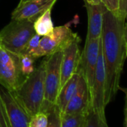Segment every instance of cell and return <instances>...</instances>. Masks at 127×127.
<instances>
[{
	"label": "cell",
	"mask_w": 127,
	"mask_h": 127,
	"mask_svg": "<svg viewBox=\"0 0 127 127\" xmlns=\"http://www.w3.org/2000/svg\"><path fill=\"white\" fill-rule=\"evenodd\" d=\"M100 40L101 37L86 39L84 49L81 53L80 62L77 70L84 77L89 92L92 89L94 81Z\"/></svg>",
	"instance_id": "ba28073f"
},
{
	"label": "cell",
	"mask_w": 127,
	"mask_h": 127,
	"mask_svg": "<svg viewBox=\"0 0 127 127\" xmlns=\"http://www.w3.org/2000/svg\"><path fill=\"white\" fill-rule=\"evenodd\" d=\"M52 9L47 10L34 22V29L41 37L50 35L54 29V24L51 15Z\"/></svg>",
	"instance_id": "9a60e30c"
},
{
	"label": "cell",
	"mask_w": 127,
	"mask_h": 127,
	"mask_svg": "<svg viewBox=\"0 0 127 127\" xmlns=\"http://www.w3.org/2000/svg\"><path fill=\"white\" fill-rule=\"evenodd\" d=\"M44 80L45 61L43 59L34 71L12 92L32 117L42 110L44 102Z\"/></svg>",
	"instance_id": "7a4b0ae2"
},
{
	"label": "cell",
	"mask_w": 127,
	"mask_h": 127,
	"mask_svg": "<svg viewBox=\"0 0 127 127\" xmlns=\"http://www.w3.org/2000/svg\"><path fill=\"white\" fill-rule=\"evenodd\" d=\"M84 127H107V126H105L100 122L98 117L94 114V112L90 107L86 117Z\"/></svg>",
	"instance_id": "44dd1931"
},
{
	"label": "cell",
	"mask_w": 127,
	"mask_h": 127,
	"mask_svg": "<svg viewBox=\"0 0 127 127\" xmlns=\"http://www.w3.org/2000/svg\"><path fill=\"white\" fill-rule=\"evenodd\" d=\"M0 127H11L1 94H0Z\"/></svg>",
	"instance_id": "7402d4cb"
},
{
	"label": "cell",
	"mask_w": 127,
	"mask_h": 127,
	"mask_svg": "<svg viewBox=\"0 0 127 127\" xmlns=\"http://www.w3.org/2000/svg\"><path fill=\"white\" fill-rule=\"evenodd\" d=\"M117 14L126 20L127 17V0H120L119 9Z\"/></svg>",
	"instance_id": "cb8c5ba5"
},
{
	"label": "cell",
	"mask_w": 127,
	"mask_h": 127,
	"mask_svg": "<svg viewBox=\"0 0 127 127\" xmlns=\"http://www.w3.org/2000/svg\"><path fill=\"white\" fill-rule=\"evenodd\" d=\"M57 0H28L19 3L11 14V20L34 22L49 9H52Z\"/></svg>",
	"instance_id": "30bf717a"
},
{
	"label": "cell",
	"mask_w": 127,
	"mask_h": 127,
	"mask_svg": "<svg viewBox=\"0 0 127 127\" xmlns=\"http://www.w3.org/2000/svg\"><path fill=\"white\" fill-rule=\"evenodd\" d=\"M106 9L113 13H117L119 9L120 0H102Z\"/></svg>",
	"instance_id": "603a6c76"
},
{
	"label": "cell",
	"mask_w": 127,
	"mask_h": 127,
	"mask_svg": "<svg viewBox=\"0 0 127 127\" xmlns=\"http://www.w3.org/2000/svg\"><path fill=\"white\" fill-rule=\"evenodd\" d=\"M20 56V65L23 74L28 77L35 70L34 61L35 58L28 55H21Z\"/></svg>",
	"instance_id": "ac0fdd59"
},
{
	"label": "cell",
	"mask_w": 127,
	"mask_h": 127,
	"mask_svg": "<svg viewBox=\"0 0 127 127\" xmlns=\"http://www.w3.org/2000/svg\"><path fill=\"white\" fill-rule=\"evenodd\" d=\"M26 79L21 70L20 56L2 47L0 51V85L14 92Z\"/></svg>",
	"instance_id": "5b68a950"
},
{
	"label": "cell",
	"mask_w": 127,
	"mask_h": 127,
	"mask_svg": "<svg viewBox=\"0 0 127 127\" xmlns=\"http://www.w3.org/2000/svg\"><path fill=\"white\" fill-rule=\"evenodd\" d=\"M105 70L104 58L102 55L101 40L99 43V55L95 72V77L91 91L89 92L90 96V107L98 117L100 122L105 126H108L105 117V109L106 107L105 102Z\"/></svg>",
	"instance_id": "8992f818"
},
{
	"label": "cell",
	"mask_w": 127,
	"mask_h": 127,
	"mask_svg": "<svg viewBox=\"0 0 127 127\" xmlns=\"http://www.w3.org/2000/svg\"><path fill=\"white\" fill-rule=\"evenodd\" d=\"M0 94L4 102L11 126L29 127L32 116L17 99L13 93L2 87L0 88Z\"/></svg>",
	"instance_id": "9c48e42d"
},
{
	"label": "cell",
	"mask_w": 127,
	"mask_h": 127,
	"mask_svg": "<svg viewBox=\"0 0 127 127\" xmlns=\"http://www.w3.org/2000/svg\"><path fill=\"white\" fill-rule=\"evenodd\" d=\"M47 114L43 111H40L31 117L29 123V127H47Z\"/></svg>",
	"instance_id": "d6986e66"
},
{
	"label": "cell",
	"mask_w": 127,
	"mask_h": 127,
	"mask_svg": "<svg viewBox=\"0 0 127 127\" xmlns=\"http://www.w3.org/2000/svg\"><path fill=\"white\" fill-rule=\"evenodd\" d=\"M84 1L90 5H99L102 2V0H84Z\"/></svg>",
	"instance_id": "4316f807"
},
{
	"label": "cell",
	"mask_w": 127,
	"mask_h": 127,
	"mask_svg": "<svg viewBox=\"0 0 127 127\" xmlns=\"http://www.w3.org/2000/svg\"><path fill=\"white\" fill-rule=\"evenodd\" d=\"M26 1H28V0H20L19 3H23V2H26Z\"/></svg>",
	"instance_id": "83f0119b"
},
{
	"label": "cell",
	"mask_w": 127,
	"mask_h": 127,
	"mask_svg": "<svg viewBox=\"0 0 127 127\" xmlns=\"http://www.w3.org/2000/svg\"><path fill=\"white\" fill-rule=\"evenodd\" d=\"M120 89H121L124 94H125V107H124V115H125V127H127V87L125 88H121L120 87Z\"/></svg>",
	"instance_id": "d4e9b609"
},
{
	"label": "cell",
	"mask_w": 127,
	"mask_h": 127,
	"mask_svg": "<svg viewBox=\"0 0 127 127\" xmlns=\"http://www.w3.org/2000/svg\"><path fill=\"white\" fill-rule=\"evenodd\" d=\"M40 38H41V36L38 35L37 34H35L29 40V42L26 45V46H25L23 52L21 53V55H30V56L33 57L34 53H35V52H36V50L38 48Z\"/></svg>",
	"instance_id": "ffe728a7"
},
{
	"label": "cell",
	"mask_w": 127,
	"mask_h": 127,
	"mask_svg": "<svg viewBox=\"0 0 127 127\" xmlns=\"http://www.w3.org/2000/svg\"><path fill=\"white\" fill-rule=\"evenodd\" d=\"M80 41L81 40H76L73 42L62 51L63 55L61 65V88L78 70L81 58V52L79 49Z\"/></svg>",
	"instance_id": "8fae6325"
},
{
	"label": "cell",
	"mask_w": 127,
	"mask_h": 127,
	"mask_svg": "<svg viewBox=\"0 0 127 127\" xmlns=\"http://www.w3.org/2000/svg\"><path fill=\"white\" fill-rule=\"evenodd\" d=\"M125 20L106 10L103 14L101 44L105 70V102L107 105L120 90V82L126 57L123 37Z\"/></svg>",
	"instance_id": "6da1fadb"
},
{
	"label": "cell",
	"mask_w": 127,
	"mask_h": 127,
	"mask_svg": "<svg viewBox=\"0 0 127 127\" xmlns=\"http://www.w3.org/2000/svg\"><path fill=\"white\" fill-rule=\"evenodd\" d=\"M85 2V1H84ZM85 7L88 14V33L86 39L101 37L103 14L107 10L102 2L99 5H90L85 2Z\"/></svg>",
	"instance_id": "7c38bea8"
},
{
	"label": "cell",
	"mask_w": 127,
	"mask_h": 127,
	"mask_svg": "<svg viewBox=\"0 0 127 127\" xmlns=\"http://www.w3.org/2000/svg\"><path fill=\"white\" fill-rule=\"evenodd\" d=\"M81 74V73H80ZM90 108V96L84 77L81 74L77 89L67 104L64 114H78L88 111Z\"/></svg>",
	"instance_id": "4fadbf2b"
},
{
	"label": "cell",
	"mask_w": 127,
	"mask_h": 127,
	"mask_svg": "<svg viewBox=\"0 0 127 127\" xmlns=\"http://www.w3.org/2000/svg\"><path fill=\"white\" fill-rule=\"evenodd\" d=\"M76 40H81L79 36L73 32L68 25L55 27L50 35L40 38L38 48L33 57L37 59L58 52H62Z\"/></svg>",
	"instance_id": "277c9868"
},
{
	"label": "cell",
	"mask_w": 127,
	"mask_h": 127,
	"mask_svg": "<svg viewBox=\"0 0 127 127\" xmlns=\"http://www.w3.org/2000/svg\"><path fill=\"white\" fill-rule=\"evenodd\" d=\"M47 114V127H61V114L56 104L43 102L42 110Z\"/></svg>",
	"instance_id": "2e32d148"
},
{
	"label": "cell",
	"mask_w": 127,
	"mask_h": 127,
	"mask_svg": "<svg viewBox=\"0 0 127 127\" xmlns=\"http://www.w3.org/2000/svg\"><path fill=\"white\" fill-rule=\"evenodd\" d=\"M80 77L81 74L77 71L61 88L55 103L60 110L61 114L64 113L68 102L75 94Z\"/></svg>",
	"instance_id": "5bb4252c"
},
{
	"label": "cell",
	"mask_w": 127,
	"mask_h": 127,
	"mask_svg": "<svg viewBox=\"0 0 127 127\" xmlns=\"http://www.w3.org/2000/svg\"><path fill=\"white\" fill-rule=\"evenodd\" d=\"M62 52H58L46 56L45 80H44V101L55 104L61 89V65Z\"/></svg>",
	"instance_id": "52a82bcc"
},
{
	"label": "cell",
	"mask_w": 127,
	"mask_h": 127,
	"mask_svg": "<svg viewBox=\"0 0 127 127\" xmlns=\"http://www.w3.org/2000/svg\"><path fill=\"white\" fill-rule=\"evenodd\" d=\"M35 34L33 22L11 20L0 31V43L2 48L20 55L29 40Z\"/></svg>",
	"instance_id": "3957f363"
},
{
	"label": "cell",
	"mask_w": 127,
	"mask_h": 127,
	"mask_svg": "<svg viewBox=\"0 0 127 127\" xmlns=\"http://www.w3.org/2000/svg\"><path fill=\"white\" fill-rule=\"evenodd\" d=\"M88 112L78 114H62L61 127H84Z\"/></svg>",
	"instance_id": "e0dca14e"
},
{
	"label": "cell",
	"mask_w": 127,
	"mask_h": 127,
	"mask_svg": "<svg viewBox=\"0 0 127 127\" xmlns=\"http://www.w3.org/2000/svg\"><path fill=\"white\" fill-rule=\"evenodd\" d=\"M123 37H124L125 44H126V49H127V17L125 20L124 27H123Z\"/></svg>",
	"instance_id": "484cf974"
},
{
	"label": "cell",
	"mask_w": 127,
	"mask_h": 127,
	"mask_svg": "<svg viewBox=\"0 0 127 127\" xmlns=\"http://www.w3.org/2000/svg\"><path fill=\"white\" fill-rule=\"evenodd\" d=\"M1 49H2V46H1V43H0V51H1Z\"/></svg>",
	"instance_id": "f1b7e54d"
},
{
	"label": "cell",
	"mask_w": 127,
	"mask_h": 127,
	"mask_svg": "<svg viewBox=\"0 0 127 127\" xmlns=\"http://www.w3.org/2000/svg\"><path fill=\"white\" fill-rule=\"evenodd\" d=\"M126 56H127V49H126Z\"/></svg>",
	"instance_id": "f546056e"
}]
</instances>
